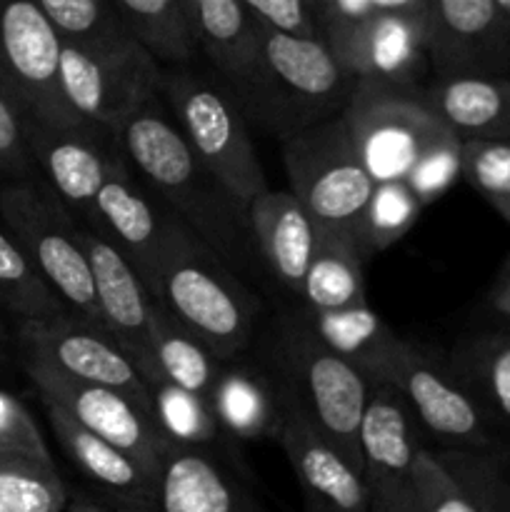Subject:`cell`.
<instances>
[{"mask_svg": "<svg viewBox=\"0 0 510 512\" xmlns=\"http://www.w3.org/2000/svg\"><path fill=\"white\" fill-rule=\"evenodd\" d=\"M60 43L105 48L133 40L120 20L115 0H38Z\"/></svg>", "mask_w": 510, "mask_h": 512, "instance_id": "36", "label": "cell"}, {"mask_svg": "<svg viewBox=\"0 0 510 512\" xmlns=\"http://www.w3.org/2000/svg\"><path fill=\"white\" fill-rule=\"evenodd\" d=\"M340 118L375 185L405 183L435 145L453 138L425 85L358 83Z\"/></svg>", "mask_w": 510, "mask_h": 512, "instance_id": "6", "label": "cell"}, {"mask_svg": "<svg viewBox=\"0 0 510 512\" xmlns=\"http://www.w3.org/2000/svg\"><path fill=\"white\" fill-rule=\"evenodd\" d=\"M80 245L93 275L98 313L110 338L130 355L138 373H150V325L158 303L133 265L105 235L78 223Z\"/></svg>", "mask_w": 510, "mask_h": 512, "instance_id": "19", "label": "cell"}, {"mask_svg": "<svg viewBox=\"0 0 510 512\" xmlns=\"http://www.w3.org/2000/svg\"><path fill=\"white\" fill-rule=\"evenodd\" d=\"M425 98L460 143L510 140V78L430 80Z\"/></svg>", "mask_w": 510, "mask_h": 512, "instance_id": "26", "label": "cell"}, {"mask_svg": "<svg viewBox=\"0 0 510 512\" xmlns=\"http://www.w3.org/2000/svg\"><path fill=\"white\" fill-rule=\"evenodd\" d=\"M463 180L510 225V140L463 143Z\"/></svg>", "mask_w": 510, "mask_h": 512, "instance_id": "38", "label": "cell"}, {"mask_svg": "<svg viewBox=\"0 0 510 512\" xmlns=\"http://www.w3.org/2000/svg\"><path fill=\"white\" fill-rule=\"evenodd\" d=\"M415 478H418L420 512H478L463 485L448 473L435 450L425 445L418 453Z\"/></svg>", "mask_w": 510, "mask_h": 512, "instance_id": "40", "label": "cell"}, {"mask_svg": "<svg viewBox=\"0 0 510 512\" xmlns=\"http://www.w3.org/2000/svg\"><path fill=\"white\" fill-rule=\"evenodd\" d=\"M430 0H405L395 13L323 35V43L358 83L425 85V15Z\"/></svg>", "mask_w": 510, "mask_h": 512, "instance_id": "16", "label": "cell"}, {"mask_svg": "<svg viewBox=\"0 0 510 512\" xmlns=\"http://www.w3.org/2000/svg\"><path fill=\"white\" fill-rule=\"evenodd\" d=\"M0 512H13V510H8L3 503H0Z\"/></svg>", "mask_w": 510, "mask_h": 512, "instance_id": "48", "label": "cell"}, {"mask_svg": "<svg viewBox=\"0 0 510 512\" xmlns=\"http://www.w3.org/2000/svg\"><path fill=\"white\" fill-rule=\"evenodd\" d=\"M95 215H98L95 233L105 235L123 253V258L133 265L138 278L150 290L170 210L150 198V190L135 175L125 155L110 168L95 200Z\"/></svg>", "mask_w": 510, "mask_h": 512, "instance_id": "21", "label": "cell"}, {"mask_svg": "<svg viewBox=\"0 0 510 512\" xmlns=\"http://www.w3.org/2000/svg\"><path fill=\"white\" fill-rule=\"evenodd\" d=\"M458 180H463V143L458 138H448L435 145L405 180L420 205H430L443 198Z\"/></svg>", "mask_w": 510, "mask_h": 512, "instance_id": "39", "label": "cell"}, {"mask_svg": "<svg viewBox=\"0 0 510 512\" xmlns=\"http://www.w3.org/2000/svg\"><path fill=\"white\" fill-rule=\"evenodd\" d=\"M248 220L260 265L290 295V305H298L318 250L320 228L290 190L273 188L253 200Z\"/></svg>", "mask_w": 510, "mask_h": 512, "instance_id": "22", "label": "cell"}, {"mask_svg": "<svg viewBox=\"0 0 510 512\" xmlns=\"http://www.w3.org/2000/svg\"><path fill=\"white\" fill-rule=\"evenodd\" d=\"M13 358L18 360V348H15V338H13V335H8L5 325L0 323V368H5V365H8Z\"/></svg>", "mask_w": 510, "mask_h": 512, "instance_id": "46", "label": "cell"}, {"mask_svg": "<svg viewBox=\"0 0 510 512\" xmlns=\"http://www.w3.org/2000/svg\"><path fill=\"white\" fill-rule=\"evenodd\" d=\"M0 310L10 315L13 325L43 323L70 313L68 305L45 283L25 250L0 225Z\"/></svg>", "mask_w": 510, "mask_h": 512, "instance_id": "32", "label": "cell"}, {"mask_svg": "<svg viewBox=\"0 0 510 512\" xmlns=\"http://www.w3.org/2000/svg\"><path fill=\"white\" fill-rule=\"evenodd\" d=\"M0 225L25 250L30 263L68 305L70 313L105 330L95 300L93 275L80 245L78 223L43 180L0 183Z\"/></svg>", "mask_w": 510, "mask_h": 512, "instance_id": "7", "label": "cell"}, {"mask_svg": "<svg viewBox=\"0 0 510 512\" xmlns=\"http://www.w3.org/2000/svg\"><path fill=\"white\" fill-rule=\"evenodd\" d=\"M498 8L510 18V0H498Z\"/></svg>", "mask_w": 510, "mask_h": 512, "instance_id": "47", "label": "cell"}, {"mask_svg": "<svg viewBox=\"0 0 510 512\" xmlns=\"http://www.w3.org/2000/svg\"><path fill=\"white\" fill-rule=\"evenodd\" d=\"M425 53L430 80L510 78V18L498 0H430Z\"/></svg>", "mask_w": 510, "mask_h": 512, "instance_id": "14", "label": "cell"}, {"mask_svg": "<svg viewBox=\"0 0 510 512\" xmlns=\"http://www.w3.org/2000/svg\"><path fill=\"white\" fill-rule=\"evenodd\" d=\"M118 512H265L238 478L223 450L173 448L165 453L153 490Z\"/></svg>", "mask_w": 510, "mask_h": 512, "instance_id": "18", "label": "cell"}, {"mask_svg": "<svg viewBox=\"0 0 510 512\" xmlns=\"http://www.w3.org/2000/svg\"><path fill=\"white\" fill-rule=\"evenodd\" d=\"M0 183H40L25 128L13 105L0 95Z\"/></svg>", "mask_w": 510, "mask_h": 512, "instance_id": "42", "label": "cell"}, {"mask_svg": "<svg viewBox=\"0 0 510 512\" xmlns=\"http://www.w3.org/2000/svg\"><path fill=\"white\" fill-rule=\"evenodd\" d=\"M23 128L40 180L75 223L98 230L95 200L110 168L123 158L115 135L100 128L50 130L35 123H23Z\"/></svg>", "mask_w": 510, "mask_h": 512, "instance_id": "17", "label": "cell"}, {"mask_svg": "<svg viewBox=\"0 0 510 512\" xmlns=\"http://www.w3.org/2000/svg\"><path fill=\"white\" fill-rule=\"evenodd\" d=\"M420 213H423V205L405 183L375 185L353 233L365 263L400 243L415 228Z\"/></svg>", "mask_w": 510, "mask_h": 512, "instance_id": "35", "label": "cell"}, {"mask_svg": "<svg viewBox=\"0 0 510 512\" xmlns=\"http://www.w3.org/2000/svg\"><path fill=\"white\" fill-rule=\"evenodd\" d=\"M488 300L490 308H493L510 328V255L503 263V268H500V273L495 275V283L493 288H490Z\"/></svg>", "mask_w": 510, "mask_h": 512, "instance_id": "44", "label": "cell"}, {"mask_svg": "<svg viewBox=\"0 0 510 512\" xmlns=\"http://www.w3.org/2000/svg\"><path fill=\"white\" fill-rule=\"evenodd\" d=\"M160 98L173 113L175 128L190 153L240 205L250 208L253 200L268 193L270 185L250 138L248 120L215 75L195 65L163 70Z\"/></svg>", "mask_w": 510, "mask_h": 512, "instance_id": "5", "label": "cell"}, {"mask_svg": "<svg viewBox=\"0 0 510 512\" xmlns=\"http://www.w3.org/2000/svg\"><path fill=\"white\" fill-rule=\"evenodd\" d=\"M198 53L233 100L250 88L263 63V30L245 0H185Z\"/></svg>", "mask_w": 510, "mask_h": 512, "instance_id": "23", "label": "cell"}, {"mask_svg": "<svg viewBox=\"0 0 510 512\" xmlns=\"http://www.w3.org/2000/svg\"><path fill=\"white\" fill-rule=\"evenodd\" d=\"M223 360L188 328L170 318L163 308H155L150 325V373L143 380L165 378L168 383L198 395L208 403V395L218 380Z\"/></svg>", "mask_w": 510, "mask_h": 512, "instance_id": "30", "label": "cell"}, {"mask_svg": "<svg viewBox=\"0 0 510 512\" xmlns=\"http://www.w3.org/2000/svg\"><path fill=\"white\" fill-rule=\"evenodd\" d=\"M163 68L135 40L105 48L63 45L60 88L78 118L110 135L160 95Z\"/></svg>", "mask_w": 510, "mask_h": 512, "instance_id": "11", "label": "cell"}, {"mask_svg": "<svg viewBox=\"0 0 510 512\" xmlns=\"http://www.w3.org/2000/svg\"><path fill=\"white\" fill-rule=\"evenodd\" d=\"M150 295L223 363L250 355L263 305L173 213L165 225Z\"/></svg>", "mask_w": 510, "mask_h": 512, "instance_id": "2", "label": "cell"}, {"mask_svg": "<svg viewBox=\"0 0 510 512\" xmlns=\"http://www.w3.org/2000/svg\"><path fill=\"white\" fill-rule=\"evenodd\" d=\"M255 345H260V363L280 385L283 398L360 470V428L373 383L355 365L323 348L293 305L268 320Z\"/></svg>", "mask_w": 510, "mask_h": 512, "instance_id": "3", "label": "cell"}, {"mask_svg": "<svg viewBox=\"0 0 510 512\" xmlns=\"http://www.w3.org/2000/svg\"><path fill=\"white\" fill-rule=\"evenodd\" d=\"M293 310L323 348L355 365L370 383H375L385 358L398 343V335L370 303L340 310H305L293 305Z\"/></svg>", "mask_w": 510, "mask_h": 512, "instance_id": "27", "label": "cell"}, {"mask_svg": "<svg viewBox=\"0 0 510 512\" xmlns=\"http://www.w3.org/2000/svg\"><path fill=\"white\" fill-rule=\"evenodd\" d=\"M258 25L268 33L300 40L320 38L313 0H245Z\"/></svg>", "mask_w": 510, "mask_h": 512, "instance_id": "41", "label": "cell"}, {"mask_svg": "<svg viewBox=\"0 0 510 512\" xmlns=\"http://www.w3.org/2000/svg\"><path fill=\"white\" fill-rule=\"evenodd\" d=\"M115 8L130 38L163 70L188 68L200 55L185 0H115Z\"/></svg>", "mask_w": 510, "mask_h": 512, "instance_id": "29", "label": "cell"}, {"mask_svg": "<svg viewBox=\"0 0 510 512\" xmlns=\"http://www.w3.org/2000/svg\"><path fill=\"white\" fill-rule=\"evenodd\" d=\"M275 443L283 448L298 480L305 512H373L360 470L350 465L288 400Z\"/></svg>", "mask_w": 510, "mask_h": 512, "instance_id": "20", "label": "cell"}, {"mask_svg": "<svg viewBox=\"0 0 510 512\" xmlns=\"http://www.w3.org/2000/svg\"><path fill=\"white\" fill-rule=\"evenodd\" d=\"M355 88L358 80L335 60L323 40L285 38L263 30V63L235 103L245 120L283 143L340 118Z\"/></svg>", "mask_w": 510, "mask_h": 512, "instance_id": "4", "label": "cell"}, {"mask_svg": "<svg viewBox=\"0 0 510 512\" xmlns=\"http://www.w3.org/2000/svg\"><path fill=\"white\" fill-rule=\"evenodd\" d=\"M0 448L53 458L33 415L8 390H0Z\"/></svg>", "mask_w": 510, "mask_h": 512, "instance_id": "43", "label": "cell"}, {"mask_svg": "<svg viewBox=\"0 0 510 512\" xmlns=\"http://www.w3.org/2000/svg\"><path fill=\"white\" fill-rule=\"evenodd\" d=\"M33 388L38 390L45 408H55L73 418L80 428L90 430L105 443L123 450L145 473L158 478L170 445L155 428L153 418L128 395L100 385L78 383L35 360L18 358Z\"/></svg>", "mask_w": 510, "mask_h": 512, "instance_id": "13", "label": "cell"}, {"mask_svg": "<svg viewBox=\"0 0 510 512\" xmlns=\"http://www.w3.org/2000/svg\"><path fill=\"white\" fill-rule=\"evenodd\" d=\"M445 365L490 425H510V328L458 340Z\"/></svg>", "mask_w": 510, "mask_h": 512, "instance_id": "28", "label": "cell"}, {"mask_svg": "<svg viewBox=\"0 0 510 512\" xmlns=\"http://www.w3.org/2000/svg\"><path fill=\"white\" fill-rule=\"evenodd\" d=\"M0 503L13 512H63L68 490L53 458L0 448Z\"/></svg>", "mask_w": 510, "mask_h": 512, "instance_id": "34", "label": "cell"}, {"mask_svg": "<svg viewBox=\"0 0 510 512\" xmlns=\"http://www.w3.org/2000/svg\"><path fill=\"white\" fill-rule=\"evenodd\" d=\"M290 193L320 230L355 233L375 183L360 163L343 118L293 135L280 143Z\"/></svg>", "mask_w": 510, "mask_h": 512, "instance_id": "9", "label": "cell"}, {"mask_svg": "<svg viewBox=\"0 0 510 512\" xmlns=\"http://www.w3.org/2000/svg\"><path fill=\"white\" fill-rule=\"evenodd\" d=\"M13 338L18 358L35 360L78 383L118 390L150 415L148 388L130 355L80 315L65 313L43 323L15 325Z\"/></svg>", "mask_w": 510, "mask_h": 512, "instance_id": "12", "label": "cell"}, {"mask_svg": "<svg viewBox=\"0 0 510 512\" xmlns=\"http://www.w3.org/2000/svg\"><path fill=\"white\" fill-rule=\"evenodd\" d=\"M208 408L228 443H263L278 438L285 400L270 370L243 355L223 363Z\"/></svg>", "mask_w": 510, "mask_h": 512, "instance_id": "24", "label": "cell"}, {"mask_svg": "<svg viewBox=\"0 0 510 512\" xmlns=\"http://www.w3.org/2000/svg\"><path fill=\"white\" fill-rule=\"evenodd\" d=\"M435 455L463 485L478 512H510V478L493 453L435 450Z\"/></svg>", "mask_w": 510, "mask_h": 512, "instance_id": "37", "label": "cell"}, {"mask_svg": "<svg viewBox=\"0 0 510 512\" xmlns=\"http://www.w3.org/2000/svg\"><path fill=\"white\" fill-rule=\"evenodd\" d=\"M363 268L365 260L353 235L320 230L318 250L310 263L298 308L340 310L368 303Z\"/></svg>", "mask_w": 510, "mask_h": 512, "instance_id": "31", "label": "cell"}, {"mask_svg": "<svg viewBox=\"0 0 510 512\" xmlns=\"http://www.w3.org/2000/svg\"><path fill=\"white\" fill-rule=\"evenodd\" d=\"M63 512H118L115 508H110L108 503H103V500L95 495V498H90V495H73L70 498L68 495V505H65Z\"/></svg>", "mask_w": 510, "mask_h": 512, "instance_id": "45", "label": "cell"}, {"mask_svg": "<svg viewBox=\"0 0 510 512\" xmlns=\"http://www.w3.org/2000/svg\"><path fill=\"white\" fill-rule=\"evenodd\" d=\"M145 388L150 398V415L165 443L173 448L215 450L228 445L203 398L168 383L165 378L145 380Z\"/></svg>", "mask_w": 510, "mask_h": 512, "instance_id": "33", "label": "cell"}, {"mask_svg": "<svg viewBox=\"0 0 510 512\" xmlns=\"http://www.w3.org/2000/svg\"><path fill=\"white\" fill-rule=\"evenodd\" d=\"M420 430L400 395L373 383L360 428V475L373 512H420Z\"/></svg>", "mask_w": 510, "mask_h": 512, "instance_id": "15", "label": "cell"}, {"mask_svg": "<svg viewBox=\"0 0 510 512\" xmlns=\"http://www.w3.org/2000/svg\"><path fill=\"white\" fill-rule=\"evenodd\" d=\"M58 33L38 0H0V95L23 123L50 130H90L60 88Z\"/></svg>", "mask_w": 510, "mask_h": 512, "instance_id": "8", "label": "cell"}, {"mask_svg": "<svg viewBox=\"0 0 510 512\" xmlns=\"http://www.w3.org/2000/svg\"><path fill=\"white\" fill-rule=\"evenodd\" d=\"M375 383L393 388L418 430H425L443 450L490 453L493 448V425L488 418L453 378L445 360L413 340L398 338Z\"/></svg>", "mask_w": 510, "mask_h": 512, "instance_id": "10", "label": "cell"}, {"mask_svg": "<svg viewBox=\"0 0 510 512\" xmlns=\"http://www.w3.org/2000/svg\"><path fill=\"white\" fill-rule=\"evenodd\" d=\"M48 418L60 448L65 450L70 463L83 473V478H88L98 488V498L103 503H108L110 508H125V505H135L148 498L155 478L145 473L133 458L90 430L80 428L73 418L60 410L48 408Z\"/></svg>", "mask_w": 510, "mask_h": 512, "instance_id": "25", "label": "cell"}, {"mask_svg": "<svg viewBox=\"0 0 510 512\" xmlns=\"http://www.w3.org/2000/svg\"><path fill=\"white\" fill-rule=\"evenodd\" d=\"M115 140L145 188L245 283L260 263L248 208L190 153L180 130L165 115L163 98L158 95L135 113Z\"/></svg>", "mask_w": 510, "mask_h": 512, "instance_id": "1", "label": "cell"}]
</instances>
